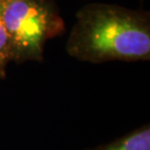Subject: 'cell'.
Here are the masks:
<instances>
[{
	"instance_id": "cell-5",
	"label": "cell",
	"mask_w": 150,
	"mask_h": 150,
	"mask_svg": "<svg viewBox=\"0 0 150 150\" xmlns=\"http://www.w3.org/2000/svg\"><path fill=\"white\" fill-rule=\"evenodd\" d=\"M5 70H6V65H4L2 62H0V79L5 77Z\"/></svg>"
},
{
	"instance_id": "cell-4",
	"label": "cell",
	"mask_w": 150,
	"mask_h": 150,
	"mask_svg": "<svg viewBox=\"0 0 150 150\" xmlns=\"http://www.w3.org/2000/svg\"><path fill=\"white\" fill-rule=\"evenodd\" d=\"M14 61L13 49L10 36L6 28L2 12V2H0V62L7 65L9 62Z\"/></svg>"
},
{
	"instance_id": "cell-1",
	"label": "cell",
	"mask_w": 150,
	"mask_h": 150,
	"mask_svg": "<svg viewBox=\"0 0 150 150\" xmlns=\"http://www.w3.org/2000/svg\"><path fill=\"white\" fill-rule=\"evenodd\" d=\"M68 55L92 64L111 61H148V12L106 3L81 7L67 43Z\"/></svg>"
},
{
	"instance_id": "cell-6",
	"label": "cell",
	"mask_w": 150,
	"mask_h": 150,
	"mask_svg": "<svg viewBox=\"0 0 150 150\" xmlns=\"http://www.w3.org/2000/svg\"><path fill=\"white\" fill-rule=\"evenodd\" d=\"M8 1H11V0H0V2H8Z\"/></svg>"
},
{
	"instance_id": "cell-3",
	"label": "cell",
	"mask_w": 150,
	"mask_h": 150,
	"mask_svg": "<svg viewBox=\"0 0 150 150\" xmlns=\"http://www.w3.org/2000/svg\"><path fill=\"white\" fill-rule=\"evenodd\" d=\"M94 150H150V128L144 126L124 137Z\"/></svg>"
},
{
	"instance_id": "cell-2",
	"label": "cell",
	"mask_w": 150,
	"mask_h": 150,
	"mask_svg": "<svg viewBox=\"0 0 150 150\" xmlns=\"http://www.w3.org/2000/svg\"><path fill=\"white\" fill-rule=\"evenodd\" d=\"M3 19L15 62L41 61L48 40L64 31V22L51 0L2 2Z\"/></svg>"
}]
</instances>
